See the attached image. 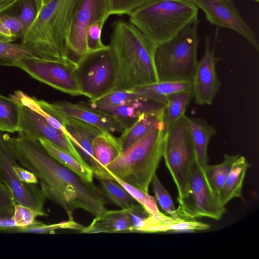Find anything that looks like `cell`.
Here are the masks:
<instances>
[{
    "mask_svg": "<svg viewBox=\"0 0 259 259\" xmlns=\"http://www.w3.org/2000/svg\"><path fill=\"white\" fill-rule=\"evenodd\" d=\"M205 45L203 56L197 62L193 78L192 91L196 104L211 105L221 85L216 70L220 58L215 56L214 46L210 48L208 37H205Z\"/></svg>",
    "mask_w": 259,
    "mask_h": 259,
    "instance_id": "9a60e30c",
    "label": "cell"
},
{
    "mask_svg": "<svg viewBox=\"0 0 259 259\" xmlns=\"http://www.w3.org/2000/svg\"><path fill=\"white\" fill-rule=\"evenodd\" d=\"M106 21L105 19H101L89 27L86 36L88 52L104 50L109 47L104 45L101 40L102 30Z\"/></svg>",
    "mask_w": 259,
    "mask_h": 259,
    "instance_id": "74e56055",
    "label": "cell"
},
{
    "mask_svg": "<svg viewBox=\"0 0 259 259\" xmlns=\"http://www.w3.org/2000/svg\"><path fill=\"white\" fill-rule=\"evenodd\" d=\"M208 224L196 220H186L168 216L160 211L149 215L136 230L138 233H159L167 231H194L208 229Z\"/></svg>",
    "mask_w": 259,
    "mask_h": 259,
    "instance_id": "ac0fdd59",
    "label": "cell"
},
{
    "mask_svg": "<svg viewBox=\"0 0 259 259\" xmlns=\"http://www.w3.org/2000/svg\"><path fill=\"white\" fill-rule=\"evenodd\" d=\"M25 56L42 59L38 52L28 45L0 40V66L15 67L17 61Z\"/></svg>",
    "mask_w": 259,
    "mask_h": 259,
    "instance_id": "f546056e",
    "label": "cell"
},
{
    "mask_svg": "<svg viewBox=\"0 0 259 259\" xmlns=\"http://www.w3.org/2000/svg\"><path fill=\"white\" fill-rule=\"evenodd\" d=\"M164 106L144 113L130 127L124 130L118 138L122 151L141 139L158 120L163 118Z\"/></svg>",
    "mask_w": 259,
    "mask_h": 259,
    "instance_id": "603a6c76",
    "label": "cell"
},
{
    "mask_svg": "<svg viewBox=\"0 0 259 259\" xmlns=\"http://www.w3.org/2000/svg\"><path fill=\"white\" fill-rule=\"evenodd\" d=\"M204 12L211 24L232 29L244 37L257 51L256 35L243 19L231 0H191Z\"/></svg>",
    "mask_w": 259,
    "mask_h": 259,
    "instance_id": "5bb4252c",
    "label": "cell"
},
{
    "mask_svg": "<svg viewBox=\"0 0 259 259\" xmlns=\"http://www.w3.org/2000/svg\"><path fill=\"white\" fill-rule=\"evenodd\" d=\"M151 182L155 196L162 210L172 217L178 218L176 208L169 193L162 185L156 174L153 176Z\"/></svg>",
    "mask_w": 259,
    "mask_h": 259,
    "instance_id": "e575fe53",
    "label": "cell"
},
{
    "mask_svg": "<svg viewBox=\"0 0 259 259\" xmlns=\"http://www.w3.org/2000/svg\"><path fill=\"white\" fill-rule=\"evenodd\" d=\"M17 39L4 24L0 17V40L13 42Z\"/></svg>",
    "mask_w": 259,
    "mask_h": 259,
    "instance_id": "f6af8a7d",
    "label": "cell"
},
{
    "mask_svg": "<svg viewBox=\"0 0 259 259\" xmlns=\"http://www.w3.org/2000/svg\"><path fill=\"white\" fill-rule=\"evenodd\" d=\"M14 211V207L0 211V232L12 233L19 228L13 218Z\"/></svg>",
    "mask_w": 259,
    "mask_h": 259,
    "instance_id": "b9f144b4",
    "label": "cell"
},
{
    "mask_svg": "<svg viewBox=\"0 0 259 259\" xmlns=\"http://www.w3.org/2000/svg\"><path fill=\"white\" fill-rule=\"evenodd\" d=\"M198 13L191 0H151L131 13L129 22L156 48L197 20Z\"/></svg>",
    "mask_w": 259,
    "mask_h": 259,
    "instance_id": "5b68a950",
    "label": "cell"
},
{
    "mask_svg": "<svg viewBox=\"0 0 259 259\" xmlns=\"http://www.w3.org/2000/svg\"><path fill=\"white\" fill-rule=\"evenodd\" d=\"M252 1H255V2H259V0H252Z\"/></svg>",
    "mask_w": 259,
    "mask_h": 259,
    "instance_id": "c3c4849f",
    "label": "cell"
},
{
    "mask_svg": "<svg viewBox=\"0 0 259 259\" xmlns=\"http://www.w3.org/2000/svg\"><path fill=\"white\" fill-rule=\"evenodd\" d=\"M17 162L4 134L0 133V182L10 191L16 203L32 209L38 217H46L44 209L47 197L37 184H28L20 181L13 166Z\"/></svg>",
    "mask_w": 259,
    "mask_h": 259,
    "instance_id": "8fae6325",
    "label": "cell"
},
{
    "mask_svg": "<svg viewBox=\"0 0 259 259\" xmlns=\"http://www.w3.org/2000/svg\"><path fill=\"white\" fill-rule=\"evenodd\" d=\"M15 67L32 78L72 96L82 95L76 73V63L69 59L50 61L31 56L19 59Z\"/></svg>",
    "mask_w": 259,
    "mask_h": 259,
    "instance_id": "30bf717a",
    "label": "cell"
},
{
    "mask_svg": "<svg viewBox=\"0 0 259 259\" xmlns=\"http://www.w3.org/2000/svg\"><path fill=\"white\" fill-rule=\"evenodd\" d=\"M16 204L8 188L0 182V211L14 208Z\"/></svg>",
    "mask_w": 259,
    "mask_h": 259,
    "instance_id": "7bdbcfd3",
    "label": "cell"
},
{
    "mask_svg": "<svg viewBox=\"0 0 259 259\" xmlns=\"http://www.w3.org/2000/svg\"><path fill=\"white\" fill-rule=\"evenodd\" d=\"M48 105L61 116L81 120L96 126L101 132H122L125 129L122 122L112 115L91 108L84 102L73 104L60 101L48 102Z\"/></svg>",
    "mask_w": 259,
    "mask_h": 259,
    "instance_id": "2e32d148",
    "label": "cell"
},
{
    "mask_svg": "<svg viewBox=\"0 0 259 259\" xmlns=\"http://www.w3.org/2000/svg\"><path fill=\"white\" fill-rule=\"evenodd\" d=\"M240 156L239 154H225L222 162L215 165L207 164L204 169L208 182L218 197L221 188Z\"/></svg>",
    "mask_w": 259,
    "mask_h": 259,
    "instance_id": "f1b7e54d",
    "label": "cell"
},
{
    "mask_svg": "<svg viewBox=\"0 0 259 259\" xmlns=\"http://www.w3.org/2000/svg\"><path fill=\"white\" fill-rule=\"evenodd\" d=\"M44 5L42 0H14L0 13L17 17L28 28L35 20Z\"/></svg>",
    "mask_w": 259,
    "mask_h": 259,
    "instance_id": "83f0119b",
    "label": "cell"
},
{
    "mask_svg": "<svg viewBox=\"0 0 259 259\" xmlns=\"http://www.w3.org/2000/svg\"><path fill=\"white\" fill-rule=\"evenodd\" d=\"M110 16L108 0H81L69 29L66 45L67 57L76 63L88 52L86 36L89 27Z\"/></svg>",
    "mask_w": 259,
    "mask_h": 259,
    "instance_id": "7c38bea8",
    "label": "cell"
},
{
    "mask_svg": "<svg viewBox=\"0 0 259 259\" xmlns=\"http://www.w3.org/2000/svg\"><path fill=\"white\" fill-rule=\"evenodd\" d=\"M189 90H192V82L158 81L151 84L136 87L128 91L165 106L168 95L177 92Z\"/></svg>",
    "mask_w": 259,
    "mask_h": 259,
    "instance_id": "7402d4cb",
    "label": "cell"
},
{
    "mask_svg": "<svg viewBox=\"0 0 259 259\" xmlns=\"http://www.w3.org/2000/svg\"><path fill=\"white\" fill-rule=\"evenodd\" d=\"M106 195L121 209H126L136 204V201L118 183L114 180L100 179Z\"/></svg>",
    "mask_w": 259,
    "mask_h": 259,
    "instance_id": "1f68e13d",
    "label": "cell"
},
{
    "mask_svg": "<svg viewBox=\"0 0 259 259\" xmlns=\"http://www.w3.org/2000/svg\"><path fill=\"white\" fill-rule=\"evenodd\" d=\"M4 136L17 161L32 172L49 199L60 205L73 220L75 210L82 209L94 217L105 211L106 200L94 184L63 166L46 150L40 142L18 136Z\"/></svg>",
    "mask_w": 259,
    "mask_h": 259,
    "instance_id": "6da1fadb",
    "label": "cell"
},
{
    "mask_svg": "<svg viewBox=\"0 0 259 259\" xmlns=\"http://www.w3.org/2000/svg\"><path fill=\"white\" fill-rule=\"evenodd\" d=\"M125 209L129 217L131 232H136V230L149 214L139 203L135 204Z\"/></svg>",
    "mask_w": 259,
    "mask_h": 259,
    "instance_id": "60d3db41",
    "label": "cell"
},
{
    "mask_svg": "<svg viewBox=\"0 0 259 259\" xmlns=\"http://www.w3.org/2000/svg\"><path fill=\"white\" fill-rule=\"evenodd\" d=\"M165 128L163 118L158 120L144 137L122 151L107 166V171L148 193L162 157Z\"/></svg>",
    "mask_w": 259,
    "mask_h": 259,
    "instance_id": "277c9868",
    "label": "cell"
},
{
    "mask_svg": "<svg viewBox=\"0 0 259 259\" xmlns=\"http://www.w3.org/2000/svg\"><path fill=\"white\" fill-rule=\"evenodd\" d=\"M122 151L118 138L109 132H101L92 142V153L103 176V179L114 180L107 171V166L114 161Z\"/></svg>",
    "mask_w": 259,
    "mask_h": 259,
    "instance_id": "ffe728a7",
    "label": "cell"
},
{
    "mask_svg": "<svg viewBox=\"0 0 259 259\" xmlns=\"http://www.w3.org/2000/svg\"><path fill=\"white\" fill-rule=\"evenodd\" d=\"M141 97L128 91H115L95 100H90V102L98 105L116 106L134 101Z\"/></svg>",
    "mask_w": 259,
    "mask_h": 259,
    "instance_id": "d590c367",
    "label": "cell"
},
{
    "mask_svg": "<svg viewBox=\"0 0 259 259\" xmlns=\"http://www.w3.org/2000/svg\"><path fill=\"white\" fill-rule=\"evenodd\" d=\"M185 1H190V0H185Z\"/></svg>",
    "mask_w": 259,
    "mask_h": 259,
    "instance_id": "f907efd6",
    "label": "cell"
},
{
    "mask_svg": "<svg viewBox=\"0 0 259 259\" xmlns=\"http://www.w3.org/2000/svg\"><path fill=\"white\" fill-rule=\"evenodd\" d=\"M13 170L18 179L22 182L28 184H37L38 180L35 175L27 168H24L17 163L13 166Z\"/></svg>",
    "mask_w": 259,
    "mask_h": 259,
    "instance_id": "ee69618b",
    "label": "cell"
},
{
    "mask_svg": "<svg viewBox=\"0 0 259 259\" xmlns=\"http://www.w3.org/2000/svg\"><path fill=\"white\" fill-rule=\"evenodd\" d=\"M85 103L91 108L112 115L122 122L125 129L134 124L144 113L164 106L142 97L134 101L116 106L98 105L91 102Z\"/></svg>",
    "mask_w": 259,
    "mask_h": 259,
    "instance_id": "d6986e66",
    "label": "cell"
},
{
    "mask_svg": "<svg viewBox=\"0 0 259 259\" xmlns=\"http://www.w3.org/2000/svg\"><path fill=\"white\" fill-rule=\"evenodd\" d=\"M76 63L82 95L94 100L111 92L116 80L117 64L109 46L104 50L88 52Z\"/></svg>",
    "mask_w": 259,
    "mask_h": 259,
    "instance_id": "ba28073f",
    "label": "cell"
},
{
    "mask_svg": "<svg viewBox=\"0 0 259 259\" xmlns=\"http://www.w3.org/2000/svg\"><path fill=\"white\" fill-rule=\"evenodd\" d=\"M198 20L155 48L154 62L158 81H190L197 64Z\"/></svg>",
    "mask_w": 259,
    "mask_h": 259,
    "instance_id": "8992f818",
    "label": "cell"
},
{
    "mask_svg": "<svg viewBox=\"0 0 259 259\" xmlns=\"http://www.w3.org/2000/svg\"><path fill=\"white\" fill-rule=\"evenodd\" d=\"M250 165L244 156H239L219 192V198L223 205H225L235 198L243 199V182L247 170Z\"/></svg>",
    "mask_w": 259,
    "mask_h": 259,
    "instance_id": "cb8c5ba5",
    "label": "cell"
},
{
    "mask_svg": "<svg viewBox=\"0 0 259 259\" xmlns=\"http://www.w3.org/2000/svg\"><path fill=\"white\" fill-rule=\"evenodd\" d=\"M193 98L192 90L177 92L166 97L163 115L165 129L185 115L187 108Z\"/></svg>",
    "mask_w": 259,
    "mask_h": 259,
    "instance_id": "4316f807",
    "label": "cell"
},
{
    "mask_svg": "<svg viewBox=\"0 0 259 259\" xmlns=\"http://www.w3.org/2000/svg\"><path fill=\"white\" fill-rule=\"evenodd\" d=\"M151 0H108L110 15H130L138 8Z\"/></svg>",
    "mask_w": 259,
    "mask_h": 259,
    "instance_id": "f35d334b",
    "label": "cell"
},
{
    "mask_svg": "<svg viewBox=\"0 0 259 259\" xmlns=\"http://www.w3.org/2000/svg\"><path fill=\"white\" fill-rule=\"evenodd\" d=\"M38 215L31 208L16 203L14 207L13 218L19 228H26L45 223L35 219Z\"/></svg>",
    "mask_w": 259,
    "mask_h": 259,
    "instance_id": "8d00e7d4",
    "label": "cell"
},
{
    "mask_svg": "<svg viewBox=\"0 0 259 259\" xmlns=\"http://www.w3.org/2000/svg\"><path fill=\"white\" fill-rule=\"evenodd\" d=\"M39 141L48 152L61 164L84 181L93 182L94 174L87 165L80 162L69 153L51 142L45 140Z\"/></svg>",
    "mask_w": 259,
    "mask_h": 259,
    "instance_id": "d4e9b609",
    "label": "cell"
},
{
    "mask_svg": "<svg viewBox=\"0 0 259 259\" xmlns=\"http://www.w3.org/2000/svg\"><path fill=\"white\" fill-rule=\"evenodd\" d=\"M4 24L17 40L22 38L27 27L17 17L5 13H0Z\"/></svg>",
    "mask_w": 259,
    "mask_h": 259,
    "instance_id": "ab89813d",
    "label": "cell"
},
{
    "mask_svg": "<svg viewBox=\"0 0 259 259\" xmlns=\"http://www.w3.org/2000/svg\"><path fill=\"white\" fill-rule=\"evenodd\" d=\"M42 1H43V2H44V4H45L46 3L47 0H42Z\"/></svg>",
    "mask_w": 259,
    "mask_h": 259,
    "instance_id": "7dc6e473",
    "label": "cell"
},
{
    "mask_svg": "<svg viewBox=\"0 0 259 259\" xmlns=\"http://www.w3.org/2000/svg\"><path fill=\"white\" fill-rule=\"evenodd\" d=\"M176 212L179 218L196 220L207 217L219 220L226 211L218 196L211 188L204 169L196 159L193 164L189 181L187 195L177 198Z\"/></svg>",
    "mask_w": 259,
    "mask_h": 259,
    "instance_id": "9c48e42d",
    "label": "cell"
},
{
    "mask_svg": "<svg viewBox=\"0 0 259 259\" xmlns=\"http://www.w3.org/2000/svg\"><path fill=\"white\" fill-rule=\"evenodd\" d=\"M93 223L100 233L131 232V225L125 209L118 210H106L95 217Z\"/></svg>",
    "mask_w": 259,
    "mask_h": 259,
    "instance_id": "484cf974",
    "label": "cell"
},
{
    "mask_svg": "<svg viewBox=\"0 0 259 259\" xmlns=\"http://www.w3.org/2000/svg\"><path fill=\"white\" fill-rule=\"evenodd\" d=\"M48 1H49V0H47V1H46V2H47Z\"/></svg>",
    "mask_w": 259,
    "mask_h": 259,
    "instance_id": "681fc988",
    "label": "cell"
},
{
    "mask_svg": "<svg viewBox=\"0 0 259 259\" xmlns=\"http://www.w3.org/2000/svg\"><path fill=\"white\" fill-rule=\"evenodd\" d=\"M64 117V125L68 137L85 164L92 169L94 175L103 179L102 173L92 153V142L101 133L96 126L75 118Z\"/></svg>",
    "mask_w": 259,
    "mask_h": 259,
    "instance_id": "e0dca14e",
    "label": "cell"
},
{
    "mask_svg": "<svg viewBox=\"0 0 259 259\" xmlns=\"http://www.w3.org/2000/svg\"><path fill=\"white\" fill-rule=\"evenodd\" d=\"M20 122L18 103L11 97L0 94V131L17 132Z\"/></svg>",
    "mask_w": 259,
    "mask_h": 259,
    "instance_id": "4dcf8cb0",
    "label": "cell"
},
{
    "mask_svg": "<svg viewBox=\"0 0 259 259\" xmlns=\"http://www.w3.org/2000/svg\"><path fill=\"white\" fill-rule=\"evenodd\" d=\"M185 115L165 129L163 142L164 162L178 193V198L187 195L190 173L196 154Z\"/></svg>",
    "mask_w": 259,
    "mask_h": 259,
    "instance_id": "52a82bcc",
    "label": "cell"
},
{
    "mask_svg": "<svg viewBox=\"0 0 259 259\" xmlns=\"http://www.w3.org/2000/svg\"><path fill=\"white\" fill-rule=\"evenodd\" d=\"M185 117L190 130L196 160L204 169L208 161V145L211 138L217 133V130L202 118L186 115Z\"/></svg>",
    "mask_w": 259,
    "mask_h": 259,
    "instance_id": "44dd1931",
    "label": "cell"
},
{
    "mask_svg": "<svg viewBox=\"0 0 259 259\" xmlns=\"http://www.w3.org/2000/svg\"><path fill=\"white\" fill-rule=\"evenodd\" d=\"M14 100L17 102L19 108L18 136L38 141L47 140L85 164L66 135L52 126L38 112L20 101Z\"/></svg>",
    "mask_w": 259,
    "mask_h": 259,
    "instance_id": "4fadbf2b",
    "label": "cell"
},
{
    "mask_svg": "<svg viewBox=\"0 0 259 259\" xmlns=\"http://www.w3.org/2000/svg\"><path fill=\"white\" fill-rule=\"evenodd\" d=\"M81 0H49L26 29L21 42L33 48L43 59L62 61L66 56L69 29Z\"/></svg>",
    "mask_w": 259,
    "mask_h": 259,
    "instance_id": "3957f363",
    "label": "cell"
},
{
    "mask_svg": "<svg viewBox=\"0 0 259 259\" xmlns=\"http://www.w3.org/2000/svg\"><path fill=\"white\" fill-rule=\"evenodd\" d=\"M111 176L113 180L121 185L149 215L157 214L160 211L155 196H151L149 193L125 183L116 176Z\"/></svg>",
    "mask_w": 259,
    "mask_h": 259,
    "instance_id": "d6a6232c",
    "label": "cell"
},
{
    "mask_svg": "<svg viewBox=\"0 0 259 259\" xmlns=\"http://www.w3.org/2000/svg\"><path fill=\"white\" fill-rule=\"evenodd\" d=\"M84 226L76 222L74 220L64 221L51 225L44 224L41 225L32 226L26 228H18L12 233L55 234V231L60 229H71L79 231Z\"/></svg>",
    "mask_w": 259,
    "mask_h": 259,
    "instance_id": "836d02e7",
    "label": "cell"
},
{
    "mask_svg": "<svg viewBox=\"0 0 259 259\" xmlns=\"http://www.w3.org/2000/svg\"><path fill=\"white\" fill-rule=\"evenodd\" d=\"M13 1L14 0H0V11Z\"/></svg>",
    "mask_w": 259,
    "mask_h": 259,
    "instance_id": "bcb514c9",
    "label": "cell"
},
{
    "mask_svg": "<svg viewBox=\"0 0 259 259\" xmlns=\"http://www.w3.org/2000/svg\"><path fill=\"white\" fill-rule=\"evenodd\" d=\"M111 27L109 46L117 64L111 92L128 91L158 81L154 62L155 47L129 21L117 20Z\"/></svg>",
    "mask_w": 259,
    "mask_h": 259,
    "instance_id": "7a4b0ae2",
    "label": "cell"
}]
</instances>
